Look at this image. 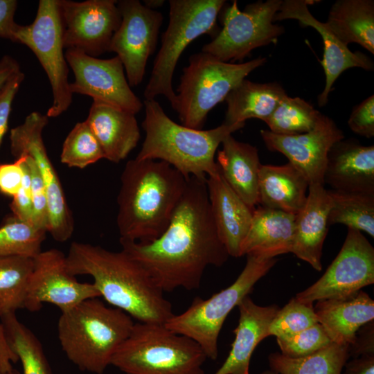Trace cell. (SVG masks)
<instances>
[{"mask_svg":"<svg viewBox=\"0 0 374 374\" xmlns=\"http://www.w3.org/2000/svg\"><path fill=\"white\" fill-rule=\"evenodd\" d=\"M206 181L188 179L167 229L157 240L147 244L120 240L122 250L163 292L198 289L206 267H221L229 257L213 221Z\"/></svg>","mask_w":374,"mask_h":374,"instance_id":"cell-1","label":"cell"},{"mask_svg":"<svg viewBox=\"0 0 374 374\" xmlns=\"http://www.w3.org/2000/svg\"><path fill=\"white\" fill-rule=\"evenodd\" d=\"M66 260L71 274L91 276L100 297L137 322L164 324L173 316L163 292L145 268L123 250L73 242Z\"/></svg>","mask_w":374,"mask_h":374,"instance_id":"cell-2","label":"cell"},{"mask_svg":"<svg viewBox=\"0 0 374 374\" xmlns=\"http://www.w3.org/2000/svg\"><path fill=\"white\" fill-rule=\"evenodd\" d=\"M188 179L168 163L128 161L121 176L116 224L120 240L147 244L167 229Z\"/></svg>","mask_w":374,"mask_h":374,"instance_id":"cell-3","label":"cell"},{"mask_svg":"<svg viewBox=\"0 0 374 374\" xmlns=\"http://www.w3.org/2000/svg\"><path fill=\"white\" fill-rule=\"evenodd\" d=\"M143 105L145 137L136 159L165 161L186 179H205L217 173L215 154L218 146L245 125L223 123L211 130H195L174 122L155 99L145 100Z\"/></svg>","mask_w":374,"mask_h":374,"instance_id":"cell-4","label":"cell"},{"mask_svg":"<svg viewBox=\"0 0 374 374\" xmlns=\"http://www.w3.org/2000/svg\"><path fill=\"white\" fill-rule=\"evenodd\" d=\"M134 324L125 312L93 298L61 312L57 337L66 356L80 370L103 374Z\"/></svg>","mask_w":374,"mask_h":374,"instance_id":"cell-5","label":"cell"},{"mask_svg":"<svg viewBox=\"0 0 374 374\" xmlns=\"http://www.w3.org/2000/svg\"><path fill=\"white\" fill-rule=\"evenodd\" d=\"M206 359L195 341L164 324L136 322L111 365L124 374H205Z\"/></svg>","mask_w":374,"mask_h":374,"instance_id":"cell-6","label":"cell"},{"mask_svg":"<svg viewBox=\"0 0 374 374\" xmlns=\"http://www.w3.org/2000/svg\"><path fill=\"white\" fill-rule=\"evenodd\" d=\"M265 57L232 64L220 61L209 53L192 55L184 67L172 109L181 125L202 130L208 112L225 100L229 93L252 71L263 65Z\"/></svg>","mask_w":374,"mask_h":374,"instance_id":"cell-7","label":"cell"},{"mask_svg":"<svg viewBox=\"0 0 374 374\" xmlns=\"http://www.w3.org/2000/svg\"><path fill=\"white\" fill-rule=\"evenodd\" d=\"M224 0H170L169 21L161 35V48L153 62L150 78L144 90L145 100L165 96L172 105L175 95L172 76L180 55L198 37L217 33V18Z\"/></svg>","mask_w":374,"mask_h":374,"instance_id":"cell-8","label":"cell"},{"mask_svg":"<svg viewBox=\"0 0 374 374\" xmlns=\"http://www.w3.org/2000/svg\"><path fill=\"white\" fill-rule=\"evenodd\" d=\"M276 262L275 258L261 259L247 256L244 269L230 286L207 299L195 297L184 312L173 314L164 326L175 333L191 339L201 347L207 359L216 360L217 340L226 318Z\"/></svg>","mask_w":374,"mask_h":374,"instance_id":"cell-9","label":"cell"},{"mask_svg":"<svg viewBox=\"0 0 374 374\" xmlns=\"http://www.w3.org/2000/svg\"><path fill=\"white\" fill-rule=\"evenodd\" d=\"M62 33L59 0H40L34 21L19 25L15 33V42L34 53L48 76L53 94L52 105L46 114L48 118L62 114L72 102Z\"/></svg>","mask_w":374,"mask_h":374,"instance_id":"cell-10","label":"cell"},{"mask_svg":"<svg viewBox=\"0 0 374 374\" xmlns=\"http://www.w3.org/2000/svg\"><path fill=\"white\" fill-rule=\"evenodd\" d=\"M282 1H258L246 6L241 11L237 1L222 12V28L202 51L220 60H242L258 47L276 42L284 28L273 23Z\"/></svg>","mask_w":374,"mask_h":374,"instance_id":"cell-11","label":"cell"},{"mask_svg":"<svg viewBox=\"0 0 374 374\" xmlns=\"http://www.w3.org/2000/svg\"><path fill=\"white\" fill-rule=\"evenodd\" d=\"M48 117L38 112L29 114L23 123L10 130V150L17 159L29 156L34 161L44 184L48 199V231L57 242L67 241L74 230V221L62 186L51 163L42 137Z\"/></svg>","mask_w":374,"mask_h":374,"instance_id":"cell-12","label":"cell"},{"mask_svg":"<svg viewBox=\"0 0 374 374\" xmlns=\"http://www.w3.org/2000/svg\"><path fill=\"white\" fill-rule=\"evenodd\" d=\"M374 283V248L363 233L348 228L339 253L323 276L298 293L304 303L349 296Z\"/></svg>","mask_w":374,"mask_h":374,"instance_id":"cell-13","label":"cell"},{"mask_svg":"<svg viewBox=\"0 0 374 374\" xmlns=\"http://www.w3.org/2000/svg\"><path fill=\"white\" fill-rule=\"evenodd\" d=\"M122 20L111 39L109 52H115L125 68L130 87L143 80L148 58L154 53L163 16L139 0L117 1Z\"/></svg>","mask_w":374,"mask_h":374,"instance_id":"cell-14","label":"cell"},{"mask_svg":"<svg viewBox=\"0 0 374 374\" xmlns=\"http://www.w3.org/2000/svg\"><path fill=\"white\" fill-rule=\"evenodd\" d=\"M65 57L75 80L69 84L72 93H80L134 114L143 103L134 93L118 56L99 59L75 49H66Z\"/></svg>","mask_w":374,"mask_h":374,"instance_id":"cell-15","label":"cell"},{"mask_svg":"<svg viewBox=\"0 0 374 374\" xmlns=\"http://www.w3.org/2000/svg\"><path fill=\"white\" fill-rule=\"evenodd\" d=\"M64 48L98 57L109 51L122 17L115 0H59Z\"/></svg>","mask_w":374,"mask_h":374,"instance_id":"cell-16","label":"cell"},{"mask_svg":"<svg viewBox=\"0 0 374 374\" xmlns=\"http://www.w3.org/2000/svg\"><path fill=\"white\" fill-rule=\"evenodd\" d=\"M100 297L93 283H81L69 273L66 255L61 251H42L33 258L24 309L39 311L44 303H48L64 312L85 300Z\"/></svg>","mask_w":374,"mask_h":374,"instance_id":"cell-17","label":"cell"},{"mask_svg":"<svg viewBox=\"0 0 374 374\" xmlns=\"http://www.w3.org/2000/svg\"><path fill=\"white\" fill-rule=\"evenodd\" d=\"M267 148L284 154L306 178L309 185H324L323 174L331 147L344 139L343 131L332 119L321 114L313 129L295 135L276 134L260 130Z\"/></svg>","mask_w":374,"mask_h":374,"instance_id":"cell-18","label":"cell"},{"mask_svg":"<svg viewBox=\"0 0 374 374\" xmlns=\"http://www.w3.org/2000/svg\"><path fill=\"white\" fill-rule=\"evenodd\" d=\"M312 0H285L276 13L274 21L296 19L305 26L314 28L323 39V57L321 64L326 75V84L318 96L320 107L325 105L332 87L338 77L348 69L359 67L373 70V62L366 55L359 51H351L348 45L341 42L329 28L326 23L321 22L308 10V6L314 3Z\"/></svg>","mask_w":374,"mask_h":374,"instance_id":"cell-19","label":"cell"},{"mask_svg":"<svg viewBox=\"0 0 374 374\" xmlns=\"http://www.w3.org/2000/svg\"><path fill=\"white\" fill-rule=\"evenodd\" d=\"M324 185L332 190L374 194V146L344 139L330 149Z\"/></svg>","mask_w":374,"mask_h":374,"instance_id":"cell-20","label":"cell"},{"mask_svg":"<svg viewBox=\"0 0 374 374\" xmlns=\"http://www.w3.org/2000/svg\"><path fill=\"white\" fill-rule=\"evenodd\" d=\"M219 168V167H218ZM209 204L219 237L229 256L240 257L254 209L229 186L220 170L206 178Z\"/></svg>","mask_w":374,"mask_h":374,"instance_id":"cell-21","label":"cell"},{"mask_svg":"<svg viewBox=\"0 0 374 374\" xmlns=\"http://www.w3.org/2000/svg\"><path fill=\"white\" fill-rule=\"evenodd\" d=\"M330 207L331 199L325 185L312 184L305 204L295 218L291 253L318 271L322 269V250L328 230Z\"/></svg>","mask_w":374,"mask_h":374,"instance_id":"cell-22","label":"cell"},{"mask_svg":"<svg viewBox=\"0 0 374 374\" xmlns=\"http://www.w3.org/2000/svg\"><path fill=\"white\" fill-rule=\"evenodd\" d=\"M134 114L93 100L85 120L103 151L105 159L118 163L137 145L140 130Z\"/></svg>","mask_w":374,"mask_h":374,"instance_id":"cell-23","label":"cell"},{"mask_svg":"<svg viewBox=\"0 0 374 374\" xmlns=\"http://www.w3.org/2000/svg\"><path fill=\"white\" fill-rule=\"evenodd\" d=\"M240 312L235 339L222 365L213 374H249L251 355L257 345L269 337V326L280 309L276 305L260 306L249 295L238 305Z\"/></svg>","mask_w":374,"mask_h":374,"instance_id":"cell-24","label":"cell"},{"mask_svg":"<svg viewBox=\"0 0 374 374\" xmlns=\"http://www.w3.org/2000/svg\"><path fill=\"white\" fill-rule=\"evenodd\" d=\"M314 309L332 342L341 346L351 344L357 331L374 319V301L362 290L317 301Z\"/></svg>","mask_w":374,"mask_h":374,"instance_id":"cell-25","label":"cell"},{"mask_svg":"<svg viewBox=\"0 0 374 374\" xmlns=\"http://www.w3.org/2000/svg\"><path fill=\"white\" fill-rule=\"evenodd\" d=\"M296 215L259 206L253 211L247 234L241 247L242 256L269 259L291 253Z\"/></svg>","mask_w":374,"mask_h":374,"instance_id":"cell-26","label":"cell"},{"mask_svg":"<svg viewBox=\"0 0 374 374\" xmlns=\"http://www.w3.org/2000/svg\"><path fill=\"white\" fill-rule=\"evenodd\" d=\"M217 152L219 170L233 190L252 209L258 204L261 166L257 148L229 135Z\"/></svg>","mask_w":374,"mask_h":374,"instance_id":"cell-27","label":"cell"},{"mask_svg":"<svg viewBox=\"0 0 374 374\" xmlns=\"http://www.w3.org/2000/svg\"><path fill=\"white\" fill-rule=\"evenodd\" d=\"M309 183L290 162L281 166L261 165L258 204L261 206L296 215L304 206Z\"/></svg>","mask_w":374,"mask_h":374,"instance_id":"cell-28","label":"cell"},{"mask_svg":"<svg viewBox=\"0 0 374 374\" xmlns=\"http://www.w3.org/2000/svg\"><path fill=\"white\" fill-rule=\"evenodd\" d=\"M286 95L283 88L276 82L262 84L244 79L224 100L227 107L223 123H245L250 118L265 121Z\"/></svg>","mask_w":374,"mask_h":374,"instance_id":"cell-29","label":"cell"},{"mask_svg":"<svg viewBox=\"0 0 374 374\" xmlns=\"http://www.w3.org/2000/svg\"><path fill=\"white\" fill-rule=\"evenodd\" d=\"M326 23L346 45L357 43L374 53L373 0H338L332 6Z\"/></svg>","mask_w":374,"mask_h":374,"instance_id":"cell-30","label":"cell"},{"mask_svg":"<svg viewBox=\"0 0 374 374\" xmlns=\"http://www.w3.org/2000/svg\"><path fill=\"white\" fill-rule=\"evenodd\" d=\"M349 359L348 346L335 343L303 357H288L280 353L268 356L270 369L278 374H341Z\"/></svg>","mask_w":374,"mask_h":374,"instance_id":"cell-31","label":"cell"},{"mask_svg":"<svg viewBox=\"0 0 374 374\" xmlns=\"http://www.w3.org/2000/svg\"><path fill=\"white\" fill-rule=\"evenodd\" d=\"M331 199L328 226L342 224L374 238V194L327 189Z\"/></svg>","mask_w":374,"mask_h":374,"instance_id":"cell-32","label":"cell"},{"mask_svg":"<svg viewBox=\"0 0 374 374\" xmlns=\"http://www.w3.org/2000/svg\"><path fill=\"white\" fill-rule=\"evenodd\" d=\"M6 340L22 366V374H52L42 344L17 317L16 313L1 318Z\"/></svg>","mask_w":374,"mask_h":374,"instance_id":"cell-33","label":"cell"},{"mask_svg":"<svg viewBox=\"0 0 374 374\" xmlns=\"http://www.w3.org/2000/svg\"><path fill=\"white\" fill-rule=\"evenodd\" d=\"M33 258L0 256V319L24 309Z\"/></svg>","mask_w":374,"mask_h":374,"instance_id":"cell-34","label":"cell"},{"mask_svg":"<svg viewBox=\"0 0 374 374\" xmlns=\"http://www.w3.org/2000/svg\"><path fill=\"white\" fill-rule=\"evenodd\" d=\"M321 114L303 99L286 95L265 122L274 134L295 135L313 129Z\"/></svg>","mask_w":374,"mask_h":374,"instance_id":"cell-35","label":"cell"},{"mask_svg":"<svg viewBox=\"0 0 374 374\" xmlns=\"http://www.w3.org/2000/svg\"><path fill=\"white\" fill-rule=\"evenodd\" d=\"M46 233L12 215L0 226V256L34 258L42 251Z\"/></svg>","mask_w":374,"mask_h":374,"instance_id":"cell-36","label":"cell"},{"mask_svg":"<svg viewBox=\"0 0 374 374\" xmlns=\"http://www.w3.org/2000/svg\"><path fill=\"white\" fill-rule=\"evenodd\" d=\"M105 159L102 148L86 121L76 123L63 145L60 161L71 168L83 169Z\"/></svg>","mask_w":374,"mask_h":374,"instance_id":"cell-37","label":"cell"},{"mask_svg":"<svg viewBox=\"0 0 374 374\" xmlns=\"http://www.w3.org/2000/svg\"><path fill=\"white\" fill-rule=\"evenodd\" d=\"M318 323L313 304L300 302L294 297L278 310L269 326L268 335L276 338L288 337Z\"/></svg>","mask_w":374,"mask_h":374,"instance_id":"cell-38","label":"cell"},{"mask_svg":"<svg viewBox=\"0 0 374 374\" xmlns=\"http://www.w3.org/2000/svg\"><path fill=\"white\" fill-rule=\"evenodd\" d=\"M276 341L280 353L292 358L310 355L332 343L319 323L292 335L278 337Z\"/></svg>","mask_w":374,"mask_h":374,"instance_id":"cell-39","label":"cell"},{"mask_svg":"<svg viewBox=\"0 0 374 374\" xmlns=\"http://www.w3.org/2000/svg\"><path fill=\"white\" fill-rule=\"evenodd\" d=\"M26 156L27 166L30 181L33 202V223L37 228L47 232L48 225V209L46 190L31 157Z\"/></svg>","mask_w":374,"mask_h":374,"instance_id":"cell-40","label":"cell"},{"mask_svg":"<svg viewBox=\"0 0 374 374\" xmlns=\"http://www.w3.org/2000/svg\"><path fill=\"white\" fill-rule=\"evenodd\" d=\"M348 125L355 134L366 138L374 136V96H369L354 108Z\"/></svg>","mask_w":374,"mask_h":374,"instance_id":"cell-41","label":"cell"},{"mask_svg":"<svg viewBox=\"0 0 374 374\" xmlns=\"http://www.w3.org/2000/svg\"><path fill=\"white\" fill-rule=\"evenodd\" d=\"M26 155L18 157L11 163H0V192L14 197L21 187L24 177V161Z\"/></svg>","mask_w":374,"mask_h":374,"instance_id":"cell-42","label":"cell"},{"mask_svg":"<svg viewBox=\"0 0 374 374\" xmlns=\"http://www.w3.org/2000/svg\"><path fill=\"white\" fill-rule=\"evenodd\" d=\"M24 177L19 192L12 197L10 204L12 215L21 221L33 223V202L30 181L26 159L24 161Z\"/></svg>","mask_w":374,"mask_h":374,"instance_id":"cell-43","label":"cell"},{"mask_svg":"<svg viewBox=\"0 0 374 374\" xmlns=\"http://www.w3.org/2000/svg\"><path fill=\"white\" fill-rule=\"evenodd\" d=\"M24 78V73L19 72L8 81L0 91V147L8 130L12 101Z\"/></svg>","mask_w":374,"mask_h":374,"instance_id":"cell-44","label":"cell"},{"mask_svg":"<svg viewBox=\"0 0 374 374\" xmlns=\"http://www.w3.org/2000/svg\"><path fill=\"white\" fill-rule=\"evenodd\" d=\"M350 358L374 355V321L362 326L356 332L351 344L348 346Z\"/></svg>","mask_w":374,"mask_h":374,"instance_id":"cell-45","label":"cell"},{"mask_svg":"<svg viewBox=\"0 0 374 374\" xmlns=\"http://www.w3.org/2000/svg\"><path fill=\"white\" fill-rule=\"evenodd\" d=\"M17 7L16 0H0V38L15 42V33L19 24L15 21Z\"/></svg>","mask_w":374,"mask_h":374,"instance_id":"cell-46","label":"cell"},{"mask_svg":"<svg viewBox=\"0 0 374 374\" xmlns=\"http://www.w3.org/2000/svg\"><path fill=\"white\" fill-rule=\"evenodd\" d=\"M341 374H374V355L350 358Z\"/></svg>","mask_w":374,"mask_h":374,"instance_id":"cell-47","label":"cell"},{"mask_svg":"<svg viewBox=\"0 0 374 374\" xmlns=\"http://www.w3.org/2000/svg\"><path fill=\"white\" fill-rule=\"evenodd\" d=\"M17 355L10 347L3 327L0 323V374H6L13 370L12 364L18 362Z\"/></svg>","mask_w":374,"mask_h":374,"instance_id":"cell-48","label":"cell"},{"mask_svg":"<svg viewBox=\"0 0 374 374\" xmlns=\"http://www.w3.org/2000/svg\"><path fill=\"white\" fill-rule=\"evenodd\" d=\"M20 66L12 57L6 55L0 60V91L8 81L20 72Z\"/></svg>","mask_w":374,"mask_h":374,"instance_id":"cell-49","label":"cell"},{"mask_svg":"<svg viewBox=\"0 0 374 374\" xmlns=\"http://www.w3.org/2000/svg\"><path fill=\"white\" fill-rule=\"evenodd\" d=\"M165 3L163 0H144L143 5L152 10L161 7Z\"/></svg>","mask_w":374,"mask_h":374,"instance_id":"cell-50","label":"cell"},{"mask_svg":"<svg viewBox=\"0 0 374 374\" xmlns=\"http://www.w3.org/2000/svg\"><path fill=\"white\" fill-rule=\"evenodd\" d=\"M259 374H278V373H277L276 372L269 369V370L264 371H262V373H260Z\"/></svg>","mask_w":374,"mask_h":374,"instance_id":"cell-51","label":"cell"},{"mask_svg":"<svg viewBox=\"0 0 374 374\" xmlns=\"http://www.w3.org/2000/svg\"><path fill=\"white\" fill-rule=\"evenodd\" d=\"M6 374H21V373L17 369L13 368V370L12 371H10V373H8Z\"/></svg>","mask_w":374,"mask_h":374,"instance_id":"cell-52","label":"cell"}]
</instances>
